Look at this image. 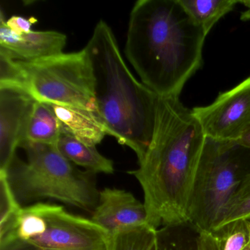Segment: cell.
Instances as JSON below:
<instances>
[{
    "mask_svg": "<svg viewBox=\"0 0 250 250\" xmlns=\"http://www.w3.org/2000/svg\"><path fill=\"white\" fill-rule=\"evenodd\" d=\"M221 250H244L250 244V220H238L215 231Z\"/></svg>",
    "mask_w": 250,
    "mask_h": 250,
    "instance_id": "19",
    "label": "cell"
},
{
    "mask_svg": "<svg viewBox=\"0 0 250 250\" xmlns=\"http://www.w3.org/2000/svg\"><path fill=\"white\" fill-rule=\"evenodd\" d=\"M208 35L178 0H138L128 21L125 55L142 83L162 97H179L201 68Z\"/></svg>",
    "mask_w": 250,
    "mask_h": 250,
    "instance_id": "2",
    "label": "cell"
},
{
    "mask_svg": "<svg viewBox=\"0 0 250 250\" xmlns=\"http://www.w3.org/2000/svg\"><path fill=\"white\" fill-rule=\"evenodd\" d=\"M106 250H158L157 229L147 224L109 235Z\"/></svg>",
    "mask_w": 250,
    "mask_h": 250,
    "instance_id": "17",
    "label": "cell"
},
{
    "mask_svg": "<svg viewBox=\"0 0 250 250\" xmlns=\"http://www.w3.org/2000/svg\"><path fill=\"white\" fill-rule=\"evenodd\" d=\"M91 220L109 235L148 224L144 203L129 191L112 188L99 192V203Z\"/></svg>",
    "mask_w": 250,
    "mask_h": 250,
    "instance_id": "10",
    "label": "cell"
},
{
    "mask_svg": "<svg viewBox=\"0 0 250 250\" xmlns=\"http://www.w3.org/2000/svg\"></svg>",
    "mask_w": 250,
    "mask_h": 250,
    "instance_id": "26",
    "label": "cell"
},
{
    "mask_svg": "<svg viewBox=\"0 0 250 250\" xmlns=\"http://www.w3.org/2000/svg\"><path fill=\"white\" fill-rule=\"evenodd\" d=\"M250 250V245H249L248 247H247V248H246L245 250Z\"/></svg>",
    "mask_w": 250,
    "mask_h": 250,
    "instance_id": "25",
    "label": "cell"
},
{
    "mask_svg": "<svg viewBox=\"0 0 250 250\" xmlns=\"http://www.w3.org/2000/svg\"><path fill=\"white\" fill-rule=\"evenodd\" d=\"M17 61L26 90L36 100L96 112L94 74L85 49L39 61Z\"/></svg>",
    "mask_w": 250,
    "mask_h": 250,
    "instance_id": "7",
    "label": "cell"
},
{
    "mask_svg": "<svg viewBox=\"0 0 250 250\" xmlns=\"http://www.w3.org/2000/svg\"><path fill=\"white\" fill-rule=\"evenodd\" d=\"M0 250H28L24 245L17 242V241H11L7 244L0 245Z\"/></svg>",
    "mask_w": 250,
    "mask_h": 250,
    "instance_id": "22",
    "label": "cell"
},
{
    "mask_svg": "<svg viewBox=\"0 0 250 250\" xmlns=\"http://www.w3.org/2000/svg\"><path fill=\"white\" fill-rule=\"evenodd\" d=\"M36 102L24 89L0 87V172H6L17 149L27 140Z\"/></svg>",
    "mask_w": 250,
    "mask_h": 250,
    "instance_id": "9",
    "label": "cell"
},
{
    "mask_svg": "<svg viewBox=\"0 0 250 250\" xmlns=\"http://www.w3.org/2000/svg\"><path fill=\"white\" fill-rule=\"evenodd\" d=\"M21 208L8 182L6 172H0V224L11 219Z\"/></svg>",
    "mask_w": 250,
    "mask_h": 250,
    "instance_id": "20",
    "label": "cell"
},
{
    "mask_svg": "<svg viewBox=\"0 0 250 250\" xmlns=\"http://www.w3.org/2000/svg\"><path fill=\"white\" fill-rule=\"evenodd\" d=\"M61 133V124L52 106L37 101L29 123L27 140L56 146Z\"/></svg>",
    "mask_w": 250,
    "mask_h": 250,
    "instance_id": "15",
    "label": "cell"
},
{
    "mask_svg": "<svg viewBox=\"0 0 250 250\" xmlns=\"http://www.w3.org/2000/svg\"><path fill=\"white\" fill-rule=\"evenodd\" d=\"M194 23L206 34L239 3L237 0H178Z\"/></svg>",
    "mask_w": 250,
    "mask_h": 250,
    "instance_id": "16",
    "label": "cell"
},
{
    "mask_svg": "<svg viewBox=\"0 0 250 250\" xmlns=\"http://www.w3.org/2000/svg\"><path fill=\"white\" fill-rule=\"evenodd\" d=\"M158 250H221L215 232H204L189 222L157 229Z\"/></svg>",
    "mask_w": 250,
    "mask_h": 250,
    "instance_id": "13",
    "label": "cell"
},
{
    "mask_svg": "<svg viewBox=\"0 0 250 250\" xmlns=\"http://www.w3.org/2000/svg\"><path fill=\"white\" fill-rule=\"evenodd\" d=\"M107 232L63 206L37 203L0 225V245L17 241L28 250H106Z\"/></svg>",
    "mask_w": 250,
    "mask_h": 250,
    "instance_id": "6",
    "label": "cell"
},
{
    "mask_svg": "<svg viewBox=\"0 0 250 250\" xmlns=\"http://www.w3.org/2000/svg\"><path fill=\"white\" fill-rule=\"evenodd\" d=\"M84 49L94 74L96 112L108 135L132 149L140 161L153 137L159 96L133 75L106 21L97 23Z\"/></svg>",
    "mask_w": 250,
    "mask_h": 250,
    "instance_id": "3",
    "label": "cell"
},
{
    "mask_svg": "<svg viewBox=\"0 0 250 250\" xmlns=\"http://www.w3.org/2000/svg\"><path fill=\"white\" fill-rule=\"evenodd\" d=\"M238 220H250V174L241 183L227 206L216 230Z\"/></svg>",
    "mask_w": 250,
    "mask_h": 250,
    "instance_id": "18",
    "label": "cell"
},
{
    "mask_svg": "<svg viewBox=\"0 0 250 250\" xmlns=\"http://www.w3.org/2000/svg\"><path fill=\"white\" fill-rule=\"evenodd\" d=\"M37 22L34 17L30 19L21 17V16H13L8 20H5L7 26L17 34L22 35L30 33L32 30V26Z\"/></svg>",
    "mask_w": 250,
    "mask_h": 250,
    "instance_id": "21",
    "label": "cell"
},
{
    "mask_svg": "<svg viewBox=\"0 0 250 250\" xmlns=\"http://www.w3.org/2000/svg\"><path fill=\"white\" fill-rule=\"evenodd\" d=\"M239 3L243 4L247 8V10L241 14L240 19L241 21H249L250 20V0H241L239 1Z\"/></svg>",
    "mask_w": 250,
    "mask_h": 250,
    "instance_id": "24",
    "label": "cell"
},
{
    "mask_svg": "<svg viewBox=\"0 0 250 250\" xmlns=\"http://www.w3.org/2000/svg\"><path fill=\"white\" fill-rule=\"evenodd\" d=\"M250 174V150L238 141L206 137L197 167L188 222L213 232L241 183Z\"/></svg>",
    "mask_w": 250,
    "mask_h": 250,
    "instance_id": "5",
    "label": "cell"
},
{
    "mask_svg": "<svg viewBox=\"0 0 250 250\" xmlns=\"http://www.w3.org/2000/svg\"><path fill=\"white\" fill-rule=\"evenodd\" d=\"M0 21V51L13 60L35 61L64 53L67 36L60 32L31 31L17 34L7 26L3 15Z\"/></svg>",
    "mask_w": 250,
    "mask_h": 250,
    "instance_id": "11",
    "label": "cell"
},
{
    "mask_svg": "<svg viewBox=\"0 0 250 250\" xmlns=\"http://www.w3.org/2000/svg\"><path fill=\"white\" fill-rule=\"evenodd\" d=\"M191 110L206 137L238 141L250 125V76L210 104Z\"/></svg>",
    "mask_w": 250,
    "mask_h": 250,
    "instance_id": "8",
    "label": "cell"
},
{
    "mask_svg": "<svg viewBox=\"0 0 250 250\" xmlns=\"http://www.w3.org/2000/svg\"><path fill=\"white\" fill-rule=\"evenodd\" d=\"M56 147L65 159L87 172L112 174L115 171L113 162L101 154L96 146L83 143L63 131H61Z\"/></svg>",
    "mask_w": 250,
    "mask_h": 250,
    "instance_id": "14",
    "label": "cell"
},
{
    "mask_svg": "<svg viewBox=\"0 0 250 250\" xmlns=\"http://www.w3.org/2000/svg\"><path fill=\"white\" fill-rule=\"evenodd\" d=\"M238 141L250 150V125H249L246 131L243 133L241 138Z\"/></svg>",
    "mask_w": 250,
    "mask_h": 250,
    "instance_id": "23",
    "label": "cell"
},
{
    "mask_svg": "<svg viewBox=\"0 0 250 250\" xmlns=\"http://www.w3.org/2000/svg\"><path fill=\"white\" fill-rule=\"evenodd\" d=\"M49 104L59 120L61 131L80 141L96 146L108 135L106 126L97 112L74 106Z\"/></svg>",
    "mask_w": 250,
    "mask_h": 250,
    "instance_id": "12",
    "label": "cell"
},
{
    "mask_svg": "<svg viewBox=\"0 0 250 250\" xmlns=\"http://www.w3.org/2000/svg\"><path fill=\"white\" fill-rule=\"evenodd\" d=\"M206 135L179 97L158 98L151 141L128 173L144 193L147 223L155 229L188 222V210Z\"/></svg>",
    "mask_w": 250,
    "mask_h": 250,
    "instance_id": "1",
    "label": "cell"
},
{
    "mask_svg": "<svg viewBox=\"0 0 250 250\" xmlns=\"http://www.w3.org/2000/svg\"><path fill=\"white\" fill-rule=\"evenodd\" d=\"M20 147L25 151L27 161L17 155L5 172L21 206L48 198L87 211L94 210L100 192L95 174L76 169L55 146L26 140Z\"/></svg>",
    "mask_w": 250,
    "mask_h": 250,
    "instance_id": "4",
    "label": "cell"
}]
</instances>
